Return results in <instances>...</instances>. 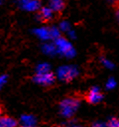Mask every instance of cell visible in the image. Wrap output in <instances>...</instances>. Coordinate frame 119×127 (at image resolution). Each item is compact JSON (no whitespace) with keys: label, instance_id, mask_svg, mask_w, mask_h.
Listing matches in <instances>:
<instances>
[{"label":"cell","instance_id":"6da1fadb","mask_svg":"<svg viewBox=\"0 0 119 127\" xmlns=\"http://www.w3.org/2000/svg\"><path fill=\"white\" fill-rule=\"evenodd\" d=\"M78 105H79V100L77 98H74V97L65 98L60 102V105L61 114L65 117L71 116L77 109Z\"/></svg>","mask_w":119,"mask_h":127},{"label":"cell","instance_id":"7a4b0ae2","mask_svg":"<svg viewBox=\"0 0 119 127\" xmlns=\"http://www.w3.org/2000/svg\"><path fill=\"white\" fill-rule=\"evenodd\" d=\"M18 5L25 11L33 12L40 9V0H19Z\"/></svg>","mask_w":119,"mask_h":127},{"label":"cell","instance_id":"3957f363","mask_svg":"<svg viewBox=\"0 0 119 127\" xmlns=\"http://www.w3.org/2000/svg\"><path fill=\"white\" fill-rule=\"evenodd\" d=\"M103 95L102 93L98 90V88L96 87H93L91 88L90 90H88L85 95H84V99L88 102V103H91V104H95V103H98L101 99H102Z\"/></svg>","mask_w":119,"mask_h":127},{"label":"cell","instance_id":"277c9868","mask_svg":"<svg viewBox=\"0 0 119 127\" xmlns=\"http://www.w3.org/2000/svg\"><path fill=\"white\" fill-rule=\"evenodd\" d=\"M54 74L52 72H45V73H36L34 80L37 83L43 84V85H49L54 81Z\"/></svg>","mask_w":119,"mask_h":127},{"label":"cell","instance_id":"5b68a950","mask_svg":"<svg viewBox=\"0 0 119 127\" xmlns=\"http://www.w3.org/2000/svg\"><path fill=\"white\" fill-rule=\"evenodd\" d=\"M18 122L13 117L8 115H2L0 117V127H17Z\"/></svg>","mask_w":119,"mask_h":127},{"label":"cell","instance_id":"8992f818","mask_svg":"<svg viewBox=\"0 0 119 127\" xmlns=\"http://www.w3.org/2000/svg\"><path fill=\"white\" fill-rule=\"evenodd\" d=\"M53 10L50 8V7H43L41 8L40 10V18L44 21H48V20H51L53 18Z\"/></svg>","mask_w":119,"mask_h":127},{"label":"cell","instance_id":"52a82bcc","mask_svg":"<svg viewBox=\"0 0 119 127\" xmlns=\"http://www.w3.org/2000/svg\"><path fill=\"white\" fill-rule=\"evenodd\" d=\"M21 125L20 127H36L35 126V119L30 115H23L21 117Z\"/></svg>","mask_w":119,"mask_h":127},{"label":"cell","instance_id":"ba28073f","mask_svg":"<svg viewBox=\"0 0 119 127\" xmlns=\"http://www.w3.org/2000/svg\"><path fill=\"white\" fill-rule=\"evenodd\" d=\"M35 33H36V35H37L40 39H42V40H48V39L51 38L50 30L47 29V28H44V27L36 29V30H35Z\"/></svg>","mask_w":119,"mask_h":127},{"label":"cell","instance_id":"9c48e42d","mask_svg":"<svg viewBox=\"0 0 119 127\" xmlns=\"http://www.w3.org/2000/svg\"><path fill=\"white\" fill-rule=\"evenodd\" d=\"M63 2L62 0H51L50 1V8L55 12H60L63 9Z\"/></svg>","mask_w":119,"mask_h":127},{"label":"cell","instance_id":"30bf717a","mask_svg":"<svg viewBox=\"0 0 119 127\" xmlns=\"http://www.w3.org/2000/svg\"><path fill=\"white\" fill-rule=\"evenodd\" d=\"M50 71V66L48 64H40L37 66V73H45Z\"/></svg>","mask_w":119,"mask_h":127},{"label":"cell","instance_id":"8fae6325","mask_svg":"<svg viewBox=\"0 0 119 127\" xmlns=\"http://www.w3.org/2000/svg\"><path fill=\"white\" fill-rule=\"evenodd\" d=\"M107 127H119V119L116 117H112L110 118L107 123H106Z\"/></svg>","mask_w":119,"mask_h":127},{"label":"cell","instance_id":"7c38bea8","mask_svg":"<svg viewBox=\"0 0 119 127\" xmlns=\"http://www.w3.org/2000/svg\"><path fill=\"white\" fill-rule=\"evenodd\" d=\"M7 78H8V76L6 75V74H2V75H0V89L5 85V83L7 82Z\"/></svg>","mask_w":119,"mask_h":127},{"label":"cell","instance_id":"4fadbf2b","mask_svg":"<svg viewBox=\"0 0 119 127\" xmlns=\"http://www.w3.org/2000/svg\"><path fill=\"white\" fill-rule=\"evenodd\" d=\"M115 14H116V18L119 22V3L115 5Z\"/></svg>","mask_w":119,"mask_h":127},{"label":"cell","instance_id":"5bb4252c","mask_svg":"<svg viewBox=\"0 0 119 127\" xmlns=\"http://www.w3.org/2000/svg\"><path fill=\"white\" fill-rule=\"evenodd\" d=\"M92 127H107V126H106V124H103V123H100V122H96V123L92 124Z\"/></svg>","mask_w":119,"mask_h":127},{"label":"cell","instance_id":"9a60e30c","mask_svg":"<svg viewBox=\"0 0 119 127\" xmlns=\"http://www.w3.org/2000/svg\"><path fill=\"white\" fill-rule=\"evenodd\" d=\"M62 127H81V126H62Z\"/></svg>","mask_w":119,"mask_h":127},{"label":"cell","instance_id":"2e32d148","mask_svg":"<svg viewBox=\"0 0 119 127\" xmlns=\"http://www.w3.org/2000/svg\"><path fill=\"white\" fill-rule=\"evenodd\" d=\"M1 116H2V108L0 107V117H1Z\"/></svg>","mask_w":119,"mask_h":127},{"label":"cell","instance_id":"e0dca14e","mask_svg":"<svg viewBox=\"0 0 119 127\" xmlns=\"http://www.w3.org/2000/svg\"><path fill=\"white\" fill-rule=\"evenodd\" d=\"M3 2H4V0H0V5L3 4Z\"/></svg>","mask_w":119,"mask_h":127}]
</instances>
